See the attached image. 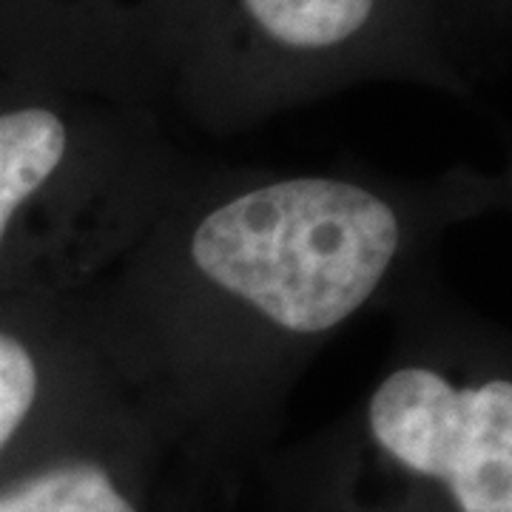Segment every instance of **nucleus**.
Segmentation results:
<instances>
[{"mask_svg":"<svg viewBox=\"0 0 512 512\" xmlns=\"http://www.w3.org/2000/svg\"><path fill=\"white\" fill-rule=\"evenodd\" d=\"M0 512H134L94 464L57 467L0 495Z\"/></svg>","mask_w":512,"mask_h":512,"instance_id":"39448f33","label":"nucleus"},{"mask_svg":"<svg viewBox=\"0 0 512 512\" xmlns=\"http://www.w3.org/2000/svg\"><path fill=\"white\" fill-rule=\"evenodd\" d=\"M370 430L390 456L447 481L464 512H512V384L456 390L439 373L404 367L370 402Z\"/></svg>","mask_w":512,"mask_h":512,"instance_id":"f03ea898","label":"nucleus"},{"mask_svg":"<svg viewBox=\"0 0 512 512\" xmlns=\"http://www.w3.org/2000/svg\"><path fill=\"white\" fill-rule=\"evenodd\" d=\"M399 248L393 208L339 180H285L248 191L200 222L202 274L279 328L319 333L356 313Z\"/></svg>","mask_w":512,"mask_h":512,"instance_id":"f257e3e1","label":"nucleus"},{"mask_svg":"<svg viewBox=\"0 0 512 512\" xmlns=\"http://www.w3.org/2000/svg\"><path fill=\"white\" fill-rule=\"evenodd\" d=\"M69 134L55 111L0 114V239L23 200L46 183L66 154Z\"/></svg>","mask_w":512,"mask_h":512,"instance_id":"7ed1b4c3","label":"nucleus"},{"mask_svg":"<svg viewBox=\"0 0 512 512\" xmlns=\"http://www.w3.org/2000/svg\"><path fill=\"white\" fill-rule=\"evenodd\" d=\"M254 23L291 49H330L353 37L376 0H239Z\"/></svg>","mask_w":512,"mask_h":512,"instance_id":"20e7f679","label":"nucleus"},{"mask_svg":"<svg viewBox=\"0 0 512 512\" xmlns=\"http://www.w3.org/2000/svg\"><path fill=\"white\" fill-rule=\"evenodd\" d=\"M37 396V367L18 339L0 333V447L26 419Z\"/></svg>","mask_w":512,"mask_h":512,"instance_id":"423d86ee","label":"nucleus"}]
</instances>
